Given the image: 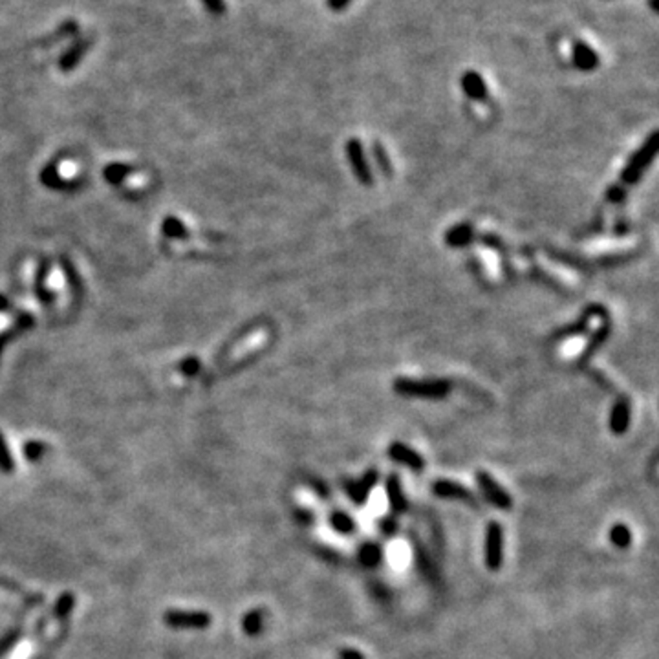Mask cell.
Returning a JSON list of instances; mask_svg holds the SVG:
<instances>
[{
  "instance_id": "6da1fadb",
  "label": "cell",
  "mask_w": 659,
  "mask_h": 659,
  "mask_svg": "<svg viewBox=\"0 0 659 659\" xmlns=\"http://www.w3.org/2000/svg\"><path fill=\"white\" fill-rule=\"evenodd\" d=\"M394 388L403 396H412V398H425V399H441L451 391V383L445 379H427V381H417V379H398L394 383Z\"/></svg>"
},
{
  "instance_id": "7a4b0ae2",
  "label": "cell",
  "mask_w": 659,
  "mask_h": 659,
  "mask_svg": "<svg viewBox=\"0 0 659 659\" xmlns=\"http://www.w3.org/2000/svg\"><path fill=\"white\" fill-rule=\"evenodd\" d=\"M655 139H658V134L652 132L651 138L646 139V143L634 154L632 160L624 167L623 174H621V179H623L624 184H634V182H637L639 176H641L643 169H646V167L651 165L652 158L655 156V150H658Z\"/></svg>"
},
{
  "instance_id": "3957f363",
  "label": "cell",
  "mask_w": 659,
  "mask_h": 659,
  "mask_svg": "<svg viewBox=\"0 0 659 659\" xmlns=\"http://www.w3.org/2000/svg\"><path fill=\"white\" fill-rule=\"evenodd\" d=\"M504 564V529L500 522H489L485 533V566L500 570Z\"/></svg>"
},
{
  "instance_id": "277c9868",
  "label": "cell",
  "mask_w": 659,
  "mask_h": 659,
  "mask_svg": "<svg viewBox=\"0 0 659 659\" xmlns=\"http://www.w3.org/2000/svg\"><path fill=\"white\" fill-rule=\"evenodd\" d=\"M476 482H478V487H480L482 494H484V498L489 504H493L498 509H511L513 498L509 497L506 489L497 484V480L489 473H476Z\"/></svg>"
},
{
  "instance_id": "5b68a950",
  "label": "cell",
  "mask_w": 659,
  "mask_h": 659,
  "mask_svg": "<svg viewBox=\"0 0 659 659\" xmlns=\"http://www.w3.org/2000/svg\"><path fill=\"white\" fill-rule=\"evenodd\" d=\"M432 493L439 498H447V500H458L471 507H478V498L473 493L471 489L463 487L462 484L453 480H436L432 484Z\"/></svg>"
},
{
  "instance_id": "8992f818",
  "label": "cell",
  "mask_w": 659,
  "mask_h": 659,
  "mask_svg": "<svg viewBox=\"0 0 659 659\" xmlns=\"http://www.w3.org/2000/svg\"><path fill=\"white\" fill-rule=\"evenodd\" d=\"M377 480H379V473L376 469H370L361 480H345L343 482V487H345L346 494L350 497L352 502L357 504V506H363V504H367L370 491L376 487Z\"/></svg>"
},
{
  "instance_id": "52a82bcc",
  "label": "cell",
  "mask_w": 659,
  "mask_h": 659,
  "mask_svg": "<svg viewBox=\"0 0 659 659\" xmlns=\"http://www.w3.org/2000/svg\"><path fill=\"white\" fill-rule=\"evenodd\" d=\"M346 154H348L350 165L352 169H354L359 182L368 185L372 184V172H370L368 163L364 162L363 147H361V141H359V139H350V141H348V145H346Z\"/></svg>"
},
{
  "instance_id": "ba28073f",
  "label": "cell",
  "mask_w": 659,
  "mask_h": 659,
  "mask_svg": "<svg viewBox=\"0 0 659 659\" xmlns=\"http://www.w3.org/2000/svg\"><path fill=\"white\" fill-rule=\"evenodd\" d=\"M388 456L394 462L401 463V465L410 467L412 471H422L423 467H425V460L422 458V454L408 447V445L401 444V441H394L388 447Z\"/></svg>"
},
{
  "instance_id": "9c48e42d",
  "label": "cell",
  "mask_w": 659,
  "mask_h": 659,
  "mask_svg": "<svg viewBox=\"0 0 659 659\" xmlns=\"http://www.w3.org/2000/svg\"><path fill=\"white\" fill-rule=\"evenodd\" d=\"M460 83H462V90L467 97L475 99V101H485L487 99V85H485L480 73L475 72V70H469V72L463 73Z\"/></svg>"
},
{
  "instance_id": "30bf717a",
  "label": "cell",
  "mask_w": 659,
  "mask_h": 659,
  "mask_svg": "<svg viewBox=\"0 0 659 659\" xmlns=\"http://www.w3.org/2000/svg\"><path fill=\"white\" fill-rule=\"evenodd\" d=\"M574 64L583 70V72H592L599 66V55L595 54V49L590 48L586 42L575 41L574 42Z\"/></svg>"
},
{
  "instance_id": "8fae6325",
  "label": "cell",
  "mask_w": 659,
  "mask_h": 659,
  "mask_svg": "<svg viewBox=\"0 0 659 659\" xmlns=\"http://www.w3.org/2000/svg\"><path fill=\"white\" fill-rule=\"evenodd\" d=\"M386 497H388V504H391V509L394 515H401V513L407 511L408 504L398 475H391L386 478Z\"/></svg>"
},
{
  "instance_id": "7c38bea8",
  "label": "cell",
  "mask_w": 659,
  "mask_h": 659,
  "mask_svg": "<svg viewBox=\"0 0 659 659\" xmlns=\"http://www.w3.org/2000/svg\"><path fill=\"white\" fill-rule=\"evenodd\" d=\"M167 623L172 627H207L211 623V619L207 614L200 612H169L167 614Z\"/></svg>"
},
{
  "instance_id": "4fadbf2b",
  "label": "cell",
  "mask_w": 659,
  "mask_h": 659,
  "mask_svg": "<svg viewBox=\"0 0 659 659\" xmlns=\"http://www.w3.org/2000/svg\"><path fill=\"white\" fill-rule=\"evenodd\" d=\"M630 425V403L627 399L621 398L614 405L610 414V431L614 434H624Z\"/></svg>"
},
{
  "instance_id": "5bb4252c",
  "label": "cell",
  "mask_w": 659,
  "mask_h": 659,
  "mask_svg": "<svg viewBox=\"0 0 659 659\" xmlns=\"http://www.w3.org/2000/svg\"><path fill=\"white\" fill-rule=\"evenodd\" d=\"M37 651V639L35 637H24L13 646V651L9 652L6 659H32Z\"/></svg>"
},
{
  "instance_id": "9a60e30c",
  "label": "cell",
  "mask_w": 659,
  "mask_h": 659,
  "mask_svg": "<svg viewBox=\"0 0 659 659\" xmlns=\"http://www.w3.org/2000/svg\"><path fill=\"white\" fill-rule=\"evenodd\" d=\"M473 240V229L467 224L456 225L447 233V244L456 247H463Z\"/></svg>"
},
{
  "instance_id": "2e32d148",
  "label": "cell",
  "mask_w": 659,
  "mask_h": 659,
  "mask_svg": "<svg viewBox=\"0 0 659 659\" xmlns=\"http://www.w3.org/2000/svg\"><path fill=\"white\" fill-rule=\"evenodd\" d=\"M330 524H332V528L336 529L337 533L350 535L355 531V521L352 516L346 515L345 511H333L330 515Z\"/></svg>"
},
{
  "instance_id": "e0dca14e",
  "label": "cell",
  "mask_w": 659,
  "mask_h": 659,
  "mask_svg": "<svg viewBox=\"0 0 659 659\" xmlns=\"http://www.w3.org/2000/svg\"><path fill=\"white\" fill-rule=\"evenodd\" d=\"M610 542L619 550H627L632 544V531L624 524H615L610 529Z\"/></svg>"
},
{
  "instance_id": "ac0fdd59",
  "label": "cell",
  "mask_w": 659,
  "mask_h": 659,
  "mask_svg": "<svg viewBox=\"0 0 659 659\" xmlns=\"http://www.w3.org/2000/svg\"><path fill=\"white\" fill-rule=\"evenodd\" d=\"M359 561L368 568H374L381 562V547L374 542H367L359 552Z\"/></svg>"
},
{
  "instance_id": "d6986e66",
  "label": "cell",
  "mask_w": 659,
  "mask_h": 659,
  "mask_svg": "<svg viewBox=\"0 0 659 659\" xmlns=\"http://www.w3.org/2000/svg\"><path fill=\"white\" fill-rule=\"evenodd\" d=\"M261 628H262L261 612H251V614L246 615V619H244V630H246L247 636H256V634L261 632Z\"/></svg>"
},
{
  "instance_id": "ffe728a7",
  "label": "cell",
  "mask_w": 659,
  "mask_h": 659,
  "mask_svg": "<svg viewBox=\"0 0 659 659\" xmlns=\"http://www.w3.org/2000/svg\"><path fill=\"white\" fill-rule=\"evenodd\" d=\"M381 531L386 535H394L398 531V522L394 518H385L381 521Z\"/></svg>"
},
{
  "instance_id": "44dd1931",
  "label": "cell",
  "mask_w": 659,
  "mask_h": 659,
  "mask_svg": "<svg viewBox=\"0 0 659 659\" xmlns=\"http://www.w3.org/2000/svg\"><path fill=\"white\" fill-rule=\"evenodd\" d=\"M326 2L330 9H333V11H341V9H345L346 6L350 4L352 0H326Z\"/></svg>"
},
{
  "instance_id": "7402d4cb",
  "label": "cell",
  "mask_w": 659,
  "mask_h": 659,
  "mask_svg": "<svg viewBox=\"0 0 659 659\" xmlns=\"http://www.w3.org/2000/svg\"><path fill=\"white\" fill-rule=\"evenodd\" d=\"M341 659H364V655L355 648H346L341 652Z\"/></svg>"
},
{
  "instance_id": "603a6c76",
  "label": "cell",
  "mask_w": 659,
  "mask_h": 659,
  "mask_svg": "<svg viewBox=\"0 0 659 659\" xmlns=\"http://www.w3.org/2000/svg\"><path fill=\"white\" fill-rule=\"evenodd\" d=\"M651 6H652V9H654V11H658V9H659L658 0H651Z\"/></svg>"
}]
</instances>
